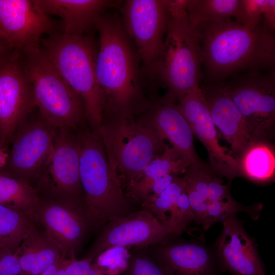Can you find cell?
Instances as JSON below:
<instances>
[{"instance_id":"obj_38","label":"cell","mask_w":275,"mask_h":275,"mask_svg":"<svg viewBox=\"0 0 275 275\" xmlns=\"http://www.w3.org/2000/svg\"><path fill=\"white\" fill-rule=\"evenodd\" d=\"M262 20L268 29L273 33L275 31V1L268 0L265 6Z\"/></svg>"},{"instance_id":"obj_24","label":"cell","mask_w":275,"mask_h":275,"mask_svg":"<svg viewBox=\"0 0 275 275\" xmlns=\"http://www.w3.org/2000/svg\"><path fill=\"white\" fill-rule=\"evenodd\" d=\"M40 197L26 181L0 170V205L24 214L38 222Z\"/></svg>"},{"instance_id":"obj_12","label":"cell","mask_w":275,"mask_h":275,"mask_svg":"<svg viewBox=\"0 0 275 275\" xmlns=\"http://www.w3.org/2000/svg\"><path fill=\"white\" fill-rule=\"evenodd\" d=\"M168 0H128L122 7L124 29L139 58L152 73L165 36Z\"/></svg>"},{"instance_id":"obj_19","label":"cell","mask_w":275,"mask_h":275,"mask_svg":"<svg viewBox=\"0 0 275 275\" xmlns=\"http://www.w3.org/2000/svg\"><path fill=\"white\" fill-rule=\"evenodd\" d=\"M223 223L217 245L226 268L234 275H266L253 242L235 215Z\"/></svg>"},{"instance_id":"obj_35","label":"cell","mask_w":275,"mask_h":275,"mask_svg":"<svg viewBox=\"0 0 275 275\" xmlns=\"http://www.w3.org/2000/svg\"><path fill=\"white\" fill-rule=\"evenodd\" d=\"M0 275H22L19 261L14 254L0 248Z\"/></svg>"},{"instance_id":"obj_40","label":"cell","mask_w":275,"mask_h":275,"mask_svg":"<svg viewBox=\"0 0 275 275\" xmlns=\"http://www.w3.org/2000/svg\"><path fill=\"white\" fill-rule=\"evenodd\" d=\"M10 49L6 43L0 37V62L8 54Z\"/></svg>"},{"instance_id":"obj_23","label":"cell","mask_w":275,"mask_h":275,"mask_svg":"<svg viewBox=\"0 0 275 275\" xmlns=\"http://www.w3.org/2000/svg\"><path fill=\"white\" fill-rule=\"evenodd\" d=\"M189 168V163L173 148L166 145L163 153L152 160L141 175L125 189L127 197L142 205L148 199L153 181L169 174H183Z\"/></svg>"},{"instance_id":"obj_5","label":"cell","mask_w":275,"mask_h":275,"mask_svg":"<svg viewBox=\"0 0 275 275\" xmlns=\"http://www.w3.org/2000/svg\"><path fill=\"white\" fill-rule=\"evenodd\" d=\"M42 44V49L82 99L92 129L98 130L103 121L105 98L96 77V54L91 40L84 36L52 33Z\"/></svg>"},{"instance_id":"obj_1","label":"cell","mask_w":275,"mask_h":275,"mask_svg":"<svg viewBox=\"0 0 275 275\" xmlns=\"http://www.w3.org/2000/svg\"><path fill=\"white\" fill-rule=\"evenodd\" d=\"M194 28L207 81H224L242 72L274 69V33L263 20L255 28L241 25L231 18Z\"/></svg>"},{"instance_id":"obj_22","label":"cell","mask_w":275,"mask_h":275,"mask_svg":"<svg viewBox=\"0 0 275 275\" xmlns=\"http://www.w3.org/2000/svg\"><path fill=\"white\" fill-rule=\"evenodd\" d=\"M14 254L22 275H41L62 256L58 246L40 224L25 236Z\"/></svg>"},{"instance_id":"obj_31","label":"cell","mask_w":275,"mask_h":275,"mask_svg":"<svg viewBox=\"0 0 275 275\" xmlns=\"http://www.w3.org/2000/svg\"><path fill=\"white\" fill-rule=\"evenodd\" d=\"M121 275H167L155 260L145 254H135L127 259V265Z\"/></svg>"},{"instance_id":"obj_18","label":"cell","mask_w":275,"mask_h":275,"mask_svg":"<svg viewBox=\"0 0 275 275\" xmlns=\"http://www.w3.org/2000/svg\"><path fill=\"white\" fill-rule=\"evenodd\" d=\"M176 100L168 92L153 107L146 120L163 141H170L172 148L189 163V168H204L195 150L193 133Z\"/></svg>"},{"instance_id":"obj_28","label":"cell","mask_w":275,"mask_h":275,"mask_svg":"<svg viewBox=\"0 0 275 275\" xmlns=\"http://www.w3.org/2000/svg\"><path fill=\"white\" fill-rule=\"evenodd\" d=\"M186 187L185 176H176L160 195L148 200L141 206L143 209L151 211L161 223L169 225L167 213H170L179 197L185 191Z\"/></svg>"},{"instance_id":"obj_37","label":"cell","mask_w":275,"mask_h":275,"mask_svg":"<svg viewBox=\"0 0 275 275\" xmlns=\"http://www.w3.org/2000/svg\"><path fill=\"white\" fill-rule=\"evenodd\" d=\"M176 176L172 174H166L155 180L150 189L146 202L160 195L172 183Z\"/></svg>"},{"instance_id":"obj_29","label":"cell","mask_w":275,"mask_h":275,"mask_svg":"<svg viewBox=\"0 0 275 275\" xmlns=\"http://www.w3.org/2000/svg\"><path fill=\"white\" fill-rule=\"evenodd\" d=\"M241 208L231 197L223 200L208 202L203 228L206 230L214 223L223 222L234 215L235 213L241 210Z\"/></svg>"},{"instance_id":"obj_30","label":"cell","mask_w":275,"mask_h":275,"mask_svg":"<svg viewBox=\"0 0 275 275\" xmlns=\"http://www.w3.org/2000/svg\"><path fill=\"white\" fill-rule=\"evenodd\" d=\"M193 220H195V215L185 190L179 197L170 212L169 223L174 235L180 234Z\"/></svg>"},{"instance_id":"obj_20","label":"cell","mask_w":275,"mask_h":275,"mask_svg":"<svg viewBox=\"0 0 275 275\" xmlns=\"http://www.w3.org/2000/svg\"><path fill=\"white\" fill-rule=\"evenodd\" d=\"M46 15L61 18L63 33L84 36L93 26L102 13L116 5L117 2L106 0H35Z\"/></svg>"},{"instance_id":"obj_2","label":"cell","mask_w":275,"mask_h":275,"mask_svg":"<svg viewBox=\"0 0 275 275\" xmlns=\"http://www.w3.org/2000/svg\"><path fill=\"white\" fill-rule=\"evenodd\" d=\"M95 27L100 39L95 71L105 98L103 115L132 116L143 101L137 56L117 18L101 15Z\"/></svg>"},{"instance_id":"obj_21","label":"cell","mask_w":275,"mask_h":275,"mask_svg":"<svg viewBox=\"0 0 275 275\" xmlns=\"http://www.w3.org/2000/svg\"><path fill=\"white\" fill-rule=\"evenodd\" d=\"M150 255L167 275H213L211 258L203 247L192 243L148 246Z\"/></svg>"},{"instance_id":"obj_41","label":"cell","mask_w":275,"mask_h":275,"mask_svg":"<svg viewBox=\"0 0 275 275\" xmlns=\"http://www.w3.org/2000/svg\"><path fill=\"white\" fill-rule=\"evenodd\" d=\"M8 157V154L4 151L0 145V170L6 166Z\"/></svg>"},{"instance_id":"obj_32","label":"cell","mask_w":275,"mask_h":275,"mask_svg":"<svg viewBox=\"0 0 275 275\" xmlns=\"http://www.w3.org/2000/svg\"><path fill=\"white\" fill-rule=\"evenodd\" d=\"M268 0H240L236 22L250 28L260 24Z\"/></svg>"},{"instance_id":"obj_25","label":"cell","mask_w":275,"mask_h":275,"mask_svg":"<svg viewBox=\"0 0 275 275\" xmlns=\"http://www.w3.org/2000/svg\"><path fill=\"white\" fill-rule=\"evenodd\" d=\"M239 174L253 180L265 181L275 173L274 147L270 142H251L237 158Z\"/></svg>"},{"instance_id":"obj_39","label":"cell","mask_w":275,"mask_h":275,"mask_svg":"<svg viewBox=\"0 0 275 275\" xmlns=\"http://www.w3.org/2000/svg\"><path fill=\"white\" fill-rule=\"evenodd\" d=\"M65 260L62 256L41 275H66Z\"/></svg>"},{"instance_id":"obj_36","label":"cell","mask_w":275,"mask_h":275,"mask_svg":"<svg viewBox=\"0 0 275 275\" xmlns=\"http://www.w3.org/2000/svg\"><path fill=\"white\" fill-rule=\"evenodd\" d=\"M231 197L226 185L222 184L217 178L210 176L207 198V203L209 201L223 200Z\"/></svg>"},{"instance_id":"obj_27","label":"cell","mask_w":275,"mask_h":275,"mask_svg":"<svg viewBox=\"0 0 275 275\" xmlns=\"http://www.w3.org/2000/svg\"><path fill=\"white\" fill-rule=\"evenodd\" d=\"M240 2V0H187V15L194 27L207 22L236 18Z\"/></svg>"},{"instance_id":"obj_3","label":"cell","mask_w":275,"mask_h":275,"mask_svg":"<svg viewBox=\"0 0 275 275\" xmlns=\"http://www.w3.org/2000/svg\"><path fill=\"white\" fill-rule=\"evenodd\" d=\"M78 137L85 214L91 230H100L111 219L135 211L111 169L98 131H83Z\"/></svg>"},{"instance_id":"obj_8","label":"cell","mask_w":275,"mask_h":275,"mask_svg":"<svg viewBox=\"0 0 275 275\" xmlns=\"http://www.w3.org/2000/svg\"><path fill=\"white\" fill-rule=\"evenodd\" d=\"M78 136L56 129L52 148L34 185L40 197L70 203L85 210L79 178Z\"/></svg>"},{"instance_id":"obj_26","label":"cell","mask_w":275,"mask_h":275,"mask_svg":"<svg viewBox=\"0 0 275 275\" xmlns=\"http://www.w3.org/2000/svg\"><path fill=\"white\" fill-rule=\"evenodd\" d=\"M39 223L0 205V248L15 254L25 236Z\"/></svg>"},{"instance_id":"obj_6","label":"cell","mask_w":275,"mask_h":275,"mask_svg":"<svg viewBox=\"0 0 275 275\" xmlns=\"http://www.w3.org/2000/svg\"><path fill=\"white\" fill-rule=\"evenodd\" d=\"M97 130L111 169L124 189L163 153L166 145L146 119L135 121L132 116L104 115Z\"/></svg>"},{"instance_id":"obj_9","label":"cell","mask_w":275,"mask_h":275,"mask_svg":"<svg viewBox=\"0 0 275 275\" xmlns=\"http://www.w3.org/2000/svg\"><path fill=\"white\" fill-rule=\"evenodd\" d=\"M226 85L253 139L272 140L275 130L274 69L265 73L250 71L235 75Z\"/></svg>"},{"instance_id":"obj_34","label":"cell","mask_w":275,"mask_h":275,"mask_svg":"<svg viewBox=\"0 0 275 275\" xmlns=\"http://www.w3.org/2000/svg\"><path fill=\"white\" fill-rule=\"evenodd\" d=\"M66 275H99L93 262L84 258L65 260Z\"/></svg>"},{"instance_id":"obj_15","label":"cell","mask_w":275,"mask_h":275,"mask_svg":"<svg viewBox=\"0 0 275 275\" xmlns=\"http://www.w3.org/2000/svg\"><path fill=\"white\" fill-rule=\"evenodd\" d=\"M37 219L67 260L76 259L91 231L84 209L60 200L40 197Z\"/></svg>"},{"instance_id":"obj_14","label":"cell","mask_w":275,"mask_h":275,"mask_svg":"<svg viewBox=\"0 0 275 275\" xmlns=\"http://www.w3.org/2000/svg\"><path fill=\"white\" fill-rule=\"evenodd\" d=\"M25 121L13 137L7 172L34 187L52 148L56 128L42 118L28 123Z\"/></svg>"},{"instance_id":"obj_33","label":"cell","mask_w":275,"mask_h":275,"mask_svg":"<svg viewBox=\"0 0 275 275\" xmlns=\"http://www.w3.org/2000/svg\"><path fill=\"white\" fill-rule=\"evenodd\" d=\"M186 192L195 215V220L203 226L206 218V200L201 194L188 185L187 183Z\"/></svg>"},{"instance_id":"obj_13","label":"cell","mask_w":275,"mask_h":275,"mask_svg":"<svg viewBox=\"0 0 275 275\" xmlns=\"http://www.w3.org/2000/svg\"><path fill=\"white\" fill-rule=\"evenodd\" d=\"M54 26L35 0H0V37L10 49L21 52L39 46Z\"/></svg>"},{"instance_id":"obj_7","label":"cell","mask_w":275,"mask_h":275,"mask_svg":"<svg viewBox=\"0 0 275 275\" xmlns=\"http://www.w3.org/2000/svg\"><path fill=\"white\" fill-rule=\"evenodd\" d=\"M41 117L56 129L75 128L86 117L83 101L39 46L21 52Z\"/></svg>"},{"instance_id":"obj_4","label":"cell","mask_w":275,"mask_h":275,"mask_svg":"<svg viewBox=\"0 0 275 275\" xmlns=\"http://www.w3.org/2000/svg\"><path fill=\"white\" fill-rule=\"evenodd\" d=\"M187 0H168L163 43L152 73L178 100L199 88L202 58L199 38L186 12Z\"/></svg>"},{"instance_id":"obj_16","label":"cell","mask_w":275,"mask_h":275,"mask_svg":"<svg viewBox=\"0 0 275 275\" xmlns=\"http://www.w3.org/2000/svg\"><path fill=\"white\" fill-rule=\"evenodd\" d=\"M177 104L193 134L205 147L212 169L229 178L238 175L237 160L219 143L215 126L200 87L179 99Z\"/></svg>"},{"instance_id":"obj_11","label":"cell","mask_w":275,"mask_h":275,"mask_svg":"<svg viewBox=\"0 0 275 275\" xmlns=\"http://www.w3.org/2000/svg\"><path fill=\"white\" fill-rule=\"evenodd\" d=\"M36 106L32 86L23 68L21 52L13 50L0 62V145L11 141Z\"/></svg>"},{"instance_id":"obj_10","label":"cell","mask_w":275,"mask_h":275,"mask_svg":"<svg viewBox=\"0 0 275 275\" xmlns=\"http://www.w3.org/2000/svg\"><path fill=\"white\" fill-rule=\"evenodd\" d=\"M171 235L174 234L169 225L158 220L149 210L142 209L109 221L100 230L84 258L93 262L116 248L159 244Z\"/></svg>"},{"instance_id":"obj_17","label":"cell","mask_w":275,"mask_h":275,"mask_svg":"<svg viewBox=\"0 0 275 275\" xmlns=\"http://www.w3.org/2000/svg\"><path fill=\"white\" fill-rule=\"evenodd\" d=\"M210 117L230 144L236 158L252 142L243 118L232 99L224 81H207L201 85Z\"/></svg>"}]
</instances>
